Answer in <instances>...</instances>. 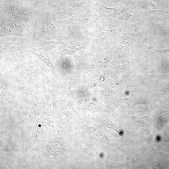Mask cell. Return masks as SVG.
Listing matches in <instances>:
<instances>
[{
	"label": "cell",
	"mask_w": 169,
	"mask_h": 169,
	"mask_svg": "<svg viewBox=\"0 0 169 169\" xmlns=\"http://www.w3.org/2000/svg\"><path fill=\"white\" fill-rule=\"evenodd\" d=\"M52 48L51 46H47L39 48H35L29 46L30 52L33 54L41 61L44 62L52 70L54 71V67L49 61V54Z\"/></svg>",
	"instance_id": "1"
},
{
	"label": "cell",
	"mask_w": 169,
	"mask_h": 169,
	"mask_svg": "<svg viewBox=\"0 0 169 169\" xmlns=\"http://www.w3.org/2000/svg\"><path fill=\"white\" fill-rule=\"evenodd\" d=\"M64 45V48L60 53L61 55L63 56L65 54L71 53L72 52V50L71 49L72 44L70 41H64L62 42Z\"/></svg>",
	"instance_id": "2"
}]
</instances>
